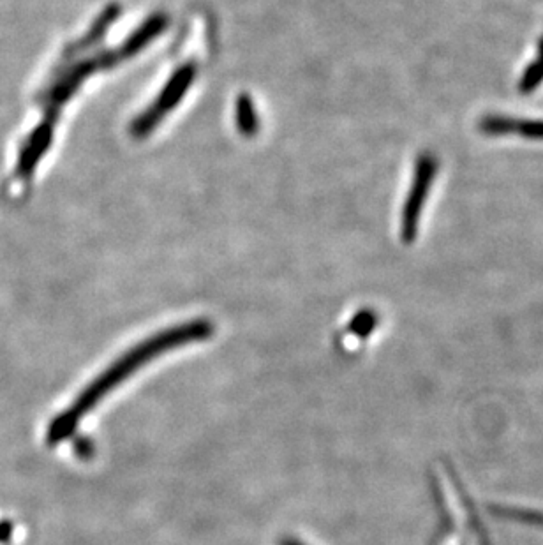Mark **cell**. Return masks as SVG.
<instances>
[{"mask_svg":"<svg viewBox=\"0 0 543 545\" xmlns=\"http://www.w3.org/2000/svg\"><path fill=\"white\" fill-rule=\"evenodd\" d=\"M214 332V327L207 320H196V322L179 325L173 329L164 330L161 334L150 337L143 343L136 344L133 350L127 351L117 362L106 369L105 373L99 374L96 380L90 383L87 389L83 390L80 396L76 397L75 403L71 404L66 411H62L59 417L53 419L48 427L46 441L48 445H59L75 433L76 427L82 422L83 417L92 411L106 394H110L115 387H119L122 381L136 373L140 367L145 366L150 360L156 359L168 350L179 348L184 344L196 343L209 339Z\"/></svg>","mask_w":543,"mask_h":545,"instance_id":"6da1fadb","label":"cell"},{"mask_svg":"<svg viewBox=\"0 0 543 545\" xmlns=\"http://www.w3.org/2000/svg\"><path fill=\"white\" fill-rule=\"evenodd\" d=\"M438 172V161L432 154H422L418 157L417 168H415V177L411 184L410 195L404 203V212H402V240L406 244H411L418 232V221L420 214L424 209L425 200L431 191L432 182Z\"/></svg>","mask_w":543,"mask_h":545,"instance_id":"7a4b0ae2","label":"cell"},{"mask_svg":"<svg viewBox=\"0 0 543 545\" xmlns=\"http://www.w3.org/2000/svg\"><path fill=\"white\" fill-rule=\"evenodd\" d=\"M194 75H196V69L193 64L180 68L172 80L168 82V85L164 87L161 96L157 99L154 105L150 106L147 112L140 115L138 119L134 120L133 127H131V133L136 138H143V136L149 135L150 131L157 126V122L163 119L166 113L170 112L172 108L177 106L184 92H186L191 83H193Z\"/></svg>","mask_w":543,"mask_h":545,"instance_id":"3957f363","label":"cell"},{"mask_svg":"<svg viewBox=\"0 0 543 545\" xmlns=\"http://www.w3.org/2000/svg\"><path fill=\"white\" fill-rule=\"evenodd\" d=\"M478 129L487 136L521 135L529 140H543V120L487 115L480 120Z\"/></svg>","mask_w":543,"mask_h":545,"instance_id":"277c9868","label":"cell"},{"mask_svg":"<svg viewBox=\"0 0 543 545\" xmlns=\"http://www.w3.org/2000/svg\"><path fill=\"white\" fill-rule=\"evenodd\" d=\"M166 25H168L166 15L150 16L145 25L136 30L131 39H127L126 45L122 48V52L119 53L120 57H131L134 53L140 52L143 46L149 43L150 39L156 38L157 34L163 32Z\"/></svg>","mask_w":543,"mask_h":545,"instance_id":"5b68a950","label":"cell"},{"mask_svg":"<svg viewBox=\"0 0 543 545\" xmlns=\"http://www.w3.org/2000/svg\"><path fill=\"white\" fill-rule=\"evenodd\" d=\"M235 119H237V127H239L242 135L253 136L258 131V117H256V112H254L251 99L246 94L240 96L239 101H237Z\"/></svg>","mask_w":543,"mask_h":545,"instance_id":"8992f818","label":"cell"},{"mask_svg":"<svg viewBox=\"0 0 543 545\" xmlns=\"http://www.w3.org/2000/svg\"><path fill=\"white\" fill-rule=\"evenodd\" d=\"M543 82V53H540V59L535 60L533 64H529V68L526 69V73L522 75L521 83H519V90L528 94Z\"/></svg>","mask_w":543,"mask_h":545,"instance_id":"52a82bcc","label":"cell"},{"mask_svg":"<svg viewBox=\"0 0 543 545\" xmlns=\"http://www.w3.org/2000/svg\"><path fill=\"white\" fill-rule=\"evenodd\" d=\"M374 323H376L374 314L364 311V313L358 314L357 318L353 320L351 329H353V332H357L358 336H365V334H369L374 329Z\"/></svg>","mask_w":543,"mask_h":545,"instance_id":"ba28073f","label":"cell"},{"mask_svg":"<svg viewBox=\"0 0 543 545\" xmlns=\"http://www.w3.org/2000/svg\"><path fill=\"white\" fill-rule=\"evenodd\" d=\"M9 533H11V524L0 523V542H2V540H8Z\"/></svg>","mask_w":543,"mask_h":545,"instance_id":"9c48e42d","label":"cell"},{"mask_svg":"<svg viewBox=\"0 0 543 545\" xmlns=\"http://www.w3.org/2000/svg\"><path fill=\"white\" fill-rule=\"evenodd\" d=\"M279 545H304L302 542H298V540H293V538H284V540H281L279 542Z\"/></svg>","mask_w":543,"mask_h":545,"instance_id":"30bf717a","label":"cell"}]
</instances>
